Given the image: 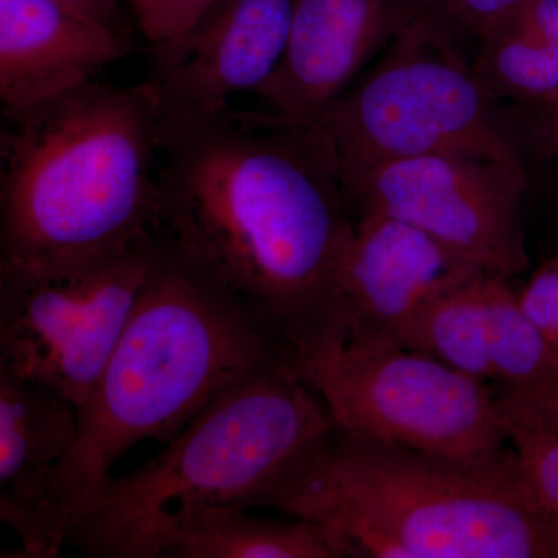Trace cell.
<instances>
[{
  "label": "cell",
  "mask_w": 558,
  "mask_h": 558,
  "mask_svg": "<svg viewBox=\"0 0 558 558\" xmlns=\"http://www.w3.org/2000/svg\"><path fill=\"white\" fill-rule=\"evenodd\" d=\"M355 222L322 124L230 108L160 140L154 236L304 362L348 339L341 270Z\"/></svg>",
  "instance_id": "6da1fadb"
},
{
  "label": "cell",
  "mask_w": 558,
  "mask_h": 558,
  "mask_svg": "<svg viewBox=\"0 0 558 558\" xmlns=\"http://www.w3.org/2000/svg\"><path fill=\"white\" fill-rule=\"evenodd\" d=\"M160 140L143 83L95 80L2 116L0 275L53 274L153 244Z\"/></svg>",
  "instance_id": "7a4b0ae2"
},
{
  "label": "cell",
  "mask_w": 558,
  "mask_h": 558,
  "mask_svg": "<svg viewBox=\"0 0 558 558\" xmlns=\"http://www.w3.org/2000/svg\"><path fill=\"white\" fill-rule=\"evenodd\" d=\"M277 371L295 374L277 333L156 240L137 306L78 411V435L58 473L57 549L128 450L146 439L170 442L220 396Z\"/></svg>",
  "instance_id": "3957f363"
},
{
  "label": "cell",
  "mask_w": 558,
  "mask_h": 558,
  "mask_svg": "<svg viewBox=\"0 0 558 558\" xmlns=\"http://www.w3.org/2000/svg\"><path fill=\"white\" fill-rule=\"evenodd\" d=\"M263 508L307 520L343 557L554 558V523L509 481L332 432Z\"/></svg>",
  "instance_id": "277c9868"
},
{
  "label": "cell",
  "mask_w": 558,
  "mask_h": 558,
  "mask_svg": "<svg viewBox=\"0 0 558 558\" xmlns=\"http://www.w3.org/2000/svg\"><path fill=\"white\" fill-rule=\"evenodd\" d=\"M332 429L325 402L296 374L245 381L145 465L106 480L70 523L65 546L94 558H159L179 517L216 506L263 508Z\"/></svg>",
  "instance_id": "5b68a950"
},
{
  "label": "cell",
  "mask_w": 558,
  "mask_h": 558,
  "mask_svg": "<svg viewBox=\"0 0 558 558\" xmlns=\"http://www.w3.org/2000/svg\"><path fill=\"white\" fill-rule=\"evenodd\" d=\"M341 180L381 161L461 154L524 167L509 106L492 94L458 43L424 20L392 38L384 60L318 121Z\"/></svg>",
  "instance_id": "8992f818"
},
{
  "label": "cell",
  "mask_w": 558,
  "mask_h": 558,
  "mask_svg": "<svg viewBox=\"0 0 558 558\" xmlns=\"http://www.w3.org/2000/svg\"><path fill=\"white\" fill-rule=\"evenodd\" d=\"M296 376L341 432L510 481L498 398L484 380L424 352L360 337L307 360Z\"/></svg>",
  "instance_id": "52a82bcc"
},
{
  "label": "cell",
  "mask_w": 558,
  "mask_h": 558,
  "mask_svg": "<svg viewBox=\"0 0 558 558\" xmlns=\"http://www.w3.org/2000/svg\"><path fill=\"white\" fill-rule=\"evenodd\" d=\"M153 244L43 275H0V369L83 409L134 314Z\"/></svg>",
  "instance_id": "ba28073f"
},
{
  "label": "cell",
  "mask_w": 558,
  "mask_h": 558,
  "mask_svg": "<svg viewBox=\"0 0 558 558\" xmlns=\"http://www.w3.org/2000/svg\"><path fill=\"white\" fill-rule=\"evenodd\" d=\"M341 182L359 215L377 213L409 222L484 274L510 279L527 269L521 222L524 167L428 154L381 161Z\"/></svg>",
  "instance_id": "9c48e42d"
},
{
  "label": "cell",
  "mask_w": 558,
  "mask_h": 558,
  "mask_svg": "<svg viewBox=\"0 0 558 558\" xmlns=\"http://www.w3.org/2000/svg\"><path fill=\"white\" fill-rule=\"evenodd\" d=\"M293 0H218L167 43L149 46L142 81L159 116L160 138L207 126L238 94H255L278 68Z\"/></svg>",
  "instance_id": "30bf717a"
},
{
  "label": "cell",
  "mask_w": 558,
  "mask_h": 558,
  "mask_svg": "<svg viewBox=\"0 0 558 558\" xmlns=\"http://www.w3.org/2000/svg\"><path fill=\"white\" fill-rule=\"evenodd\" d=\"M483 274L409 222L377 213L359 215L341 270L348 339L414 349L432 304Z\"/></svg>",
  "instance_id": "8fae6325"
},
{
  "label": "cell",
  "mask_w": 558,
  "mask_h": 558,
  "mask_svg": "<svg viewBox=\"0 0 558 558\" xmlns=\"http://www.w3.org/2000/svg\"><path fill=\"white\" fill-rule=\"evenodd\" d=\"M410 21L403 0H293L284 53L255 95L290 123H318Z\"/></svg>",
  "instance_id": "7c38bea8"
},
{
  "label": "cell",
  "mask_w": 558,
  "mask_h": 558,
  "mask_svg": "<svg viewBox=\"0 0 558 558\" xmlns=\"http://www.w3.org/2000/svg\"><path fill=\"white\" fill-rule=\"evenodd\" d=\"M134 51L130 36L53 0H0L2 116L64 97Z\"/></svg>",
  "instance_id": "4fadbf2b"
},
{
  "label": "cell",
  "mask_w": 558,
  "mask_h": 558,
  "mask_svg": "<svg viewBox=\"0 0 558 558\" xmlns=\"http://www.w3.org/2000/svg\"><path fill=\"white\" fill-rule=\"evenodd\" d=\"M76 435L75 407L0 369V520L20 538V557L60 556L51 501Z\"/></svg>",
  "instance_id": "5bb4252c"
},
{
  "label": "cell",
  "mask_w": 558,
  "mask_h": 558,
  "mask_svg": "<svg viewBox=\"0 0 558 558\" xmlns=\"http://www.w3.org/2000/svg\"><path fill=\"white\" fill-rule=\"evenodd\" d=\"M216 506L179 517L165 534L159 558H343L329 532L307 520L250 515Z\"/></svg>",
  "instance_id": "9a60e30c"
},
{
  "label": "cell",
  "mask_w": 558,
  "mask_h": 558,
  "mask_svg": "<svg viewBox=\"0 0 558 558\" xmlns=\"http://www.w3.org/2000/svg\"><path fill=\"white\" fill-rule=\"evenodd\" d=\"M501 101L531 102L558 87V0H527L478 39L473 62Z\"/></svg>",
  "instance_id": "2e32d148"
},
{
  "label": "cell",
  "mask_w": 558,
  "mask_h": 558,
  "mask_svg": "<svg viewBox=\"0 0 558 558\" xmlns=\"http://www.w3.org/2000/svg\"><path fill=\"white\" fill-rule=\"evenodd\" d=\"M483 292L488 357L502 392L523 391L557 379L556 354L521 307L509 279L486 275Z\"/></svg>",
  "instance_id": "e0dca14e"
},
{
  "label": "cell",
  "mask_w": 558,
  "mask_h": 558,
  "mask_svg": "<svg viewBox=\"0 0 558 558\" xmlns=\"http://www.w3.org/2000/svg\"><path fill=\"white\" fill-rule=\"evenodd\" d=\"M486 275L451 289L432 304L422 319L413 349L484 381L494 380L484 311Z\"/></svg>",
  "instance_id": "ac0fdd59"
},
{
  "label": "cell",
  "mask_w": 558,
  "mask_h": 558,
  "mask_svg": "<svg viewBox=\"0 0 558 558\" xmlns=\"http://www.w3.org/2000/svg\"><path fill=\"white\" fill-rule=\"evenodd\" d=\"M510 446L509 476L521 497L558 523V433L523 424L501 413Z\"/></svg>",
  "instance_id": "d6986e66"
},
{
  "label": "cell",
  "mask_w": 558,
  "mask_h": 558,
  "mask_svg": "<svg viewBox=\"0 0 558 558\" xmlns=\"http://www.w3.org/2000/svg\"><path fill=\"white\" fill-rule=\"evenodd\" d=\"M411 21L424 20L454 40L475 39L527 0H403Z\"/></svg>",
  "instance_id": "ffe728a7"
},
{
  "label": "cell",
  "mask_w": 558,
  "mask_h": 558,
  "mask_svg": "<svg viewBox=\"0 0 558 558\" xmlns=\"http://www.w3.org/2000/svg\"><path fill=\"white\" fill-rule=\"evenodd\" d=\"M218 0H134L138 31L149 46L167 43L190 31Z\"/></svg>",
  "instance_id": "44dd1931"
},
{
  "label": "cell",
  "mask_w": 558,
  "mask_h": 558,
  "mask_svg": "<svg viewBox=\"0 0 558 558\" xmlns=\"http://www.w3.org/2000/svg\"><path fill=\"white\" fill-rule=\"evenodd\" d=\"M524 156L539 160L558 157V87L548 97L509 106Z\"/></svg>",
  "instance_id": "7402d4cb"
},
{
  "label": "cell",
  "mask_w": 558,
  "mask_h": 558,
  "mask_svg": "<svg viewBox=\"0 0 558 558\" xmlns=\"http://www.w3.org/2000/svg\"><path fill=\"white\" fill-rule=\"evenodd\" d=\"M517 293L521 307L548 339L558 360V255L546 260Z\"/></svg>",
  "instance_id": "603a6c76"
},
{
  "label": "cell",
  "mask_w": 558,
  "mask_h": 558,
  "mask_svg": "<svg viewBox=\"0 0 558 558\" xmlns=\"http://www.w3.org/2000/svg\"><path fill=\"white\" fill-rule=\"evenodd\" d=\"M498 405L506 416L558 433V377L523 391L502 392Z\"/></svg>",
  "instance_id": "cb8c5ba5"
},
{
  "label": "cell",
  "mask_w": 558,
  "mask_h": 558,
  "mask_svg": "<svg viewBox=\"0 0 558 558\" xmlns=\"http://www.w3.org/2000/svg\"><path fill=\"white\" fill-rule=\"evenodd\" d=\"M53 2L75 11L76 14L86 17V20L97 22V24L126 35V31L123 28L119 0H53Z\"/></svg>",
  "instance_id": "d4e9b609"
},
{
  "label": "cell",
  "mask_w": 558,
  "mask_h": 558,
  "mask_svg": "<svg viewBox=\"0 0 558 558\" xmlns=\"http://www.w3.org/2000/svg\"><path fill=\"white\" fill-rule=\"evenodd\" d=\"M553 554L554 558H558V523H554Z\"/></svg>",
  "instance_id": "484cf974"
},
{
  "label": "cell",
  "mask_w": 558,
  "mask_h": 558,
  "mask_svg": "<svg viewBox=\"0 0 558 558\" xmlns=\"http://www.w3.org/2000/svg\"><path fill=\"white\" fill-rule=\"evenodd\" d=\"M130 2L132 3V2H134V0H130Z\"/></svg>",
  "instance_id": "4316f807"
}]
</instances>
